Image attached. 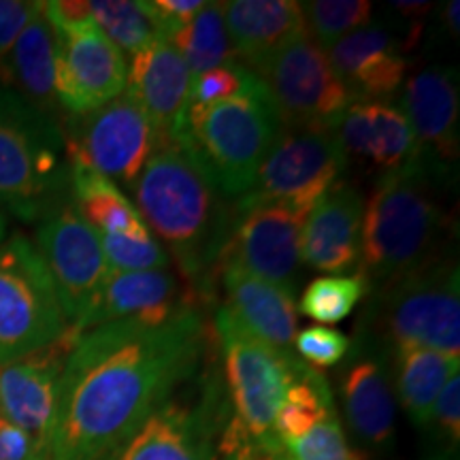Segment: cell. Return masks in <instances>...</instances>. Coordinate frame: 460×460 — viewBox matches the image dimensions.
Segmentation results:
<instances>
[{
	"instance_id": "cell-41",
	"label": "cell",
	"mask_w": 460,
	"mask_h": 460,
	"mask_svg": "<svg viewBox=\"0 0 460 460\" xmlns=\"http://www.w3.org/2000/svg\"><path fill=\"white\" fill-rule=\"evenodd\" d=\"M41 4V0H0V68Z\"/></svg>"
},
{
	"instance_id": "cell-47",
	"label": "cell",
	"mask_w": 460,
	"mask_h": 460,
	"mask_svg": "<svg viewBox=\"0 0 460 460\" xmlns=\"http://www.w3.org/2000/svg\"><path fill=\"white\" fill-rule=\"evenodd\" d=\"M454 456H446V454H439V456H433V458H429V460H452Z\"/></svg>"
},
{
	"instance_id": "cell-10",
	"label": "cell",
	"mask_w": 460,
	"mask_h": 460,
	"mask_svg": "<svg viewBox=\"0 0 460 460\" xmlns=\"http://www.w3.org/2000/svg\"><path fill=\"white\" fill-rule=\"evenodd\" d=\"M62 132L68 164L85 166L130 188L160 146L146 111L126 90L99 109L68 115Z\"/></svg>"
},
{
	"instance_id": "cell-6",
	"label": "cell",
	"mask_w": 460,
	"mask_h": 460,
	"mask_svg": "<svg viewBox=\"0 0 460 460\" xmlns=\"http://www.w3.org/2000/svg\"><path fill=\"white\" fill-rule=\"evenodd\" d=\"M71 166L60 119L0 84V209L39 222L71 197Z\"/></svg>"
},
{
	"instance_id": "cell-29",
	"label": "cell",
	"mask_w": 460,
	"mask_h": 460,
	"mask_svg": "<svg viewBox=\"0 0 460 460\" xmlns=\"http://www.w3.org/2000/svg\"><path fill=\"white\" fill-rule=\"evenodd\" d=\"M166 41H171L172 48L180 51L192 77L234 60L233 45L224 24L222 3H205L199 15Z\"/></svg>"
},
{
	"instance_id": "cell-12",
	"label": "cell",
	"mask_w": 460,
	"mask_h": 460,
	"mask_svg": "<svg viewBox=\"0 0 460 460\" xmlns=\"http://www.w3.org/2000/svg\"><path fill=\"white\" fill-rule=\"evenodd\" d=\"M258 77L271 92L284 126L335 128L356 102L309 32L279 51Z\"/></svg>"
},
{
	"instance_id": "cell-24",
	"label": "cell",
	"mask_w": 460,
	"mask_h": 460,
	"mask_svg": "<svg viewBox=\"0 0 460 460\" xmlns=\"http://www.w3.org/2000/svg\"><path fill=\"white\" fill-rule=\"evenodd\" d=\"M341 401L356 439L373 450L393 446L396 401L384 356L356 349L341 376Z\"/></svg>"
},
{
	"instance_id": "cell-36",
	"label": "cell",
	"mask_w": 460,
	"mask_h": 460,
	"mask_svg": "<svg viewBox=\"0 0 460 460\" xmlns=\"http://www.w3.org/2000/svg\"><path fill=\"white\" fill-rule=\"evenodd\" d=\"M292 349L305 365L314 367L315 371L329 369L352 352V337L329 326H307L296 332Z\"/></svg>"
},
{
	"instance_id": "cell-13",
	"label": "cell",
	"mask_w": 460,
	"mask_h": 460,
	"mask_svg": "<svg viewBox=\"0 0 460 460\" xmlns=\"http://www.w3.org/2000/svg\"><path fill=\"white\" fill-rule=\"evenodd\" d=\"M32 243L56 288L66 324L75 329L111 271L99 234L68 197L37 222Z\"/></svg>"
},
{
	"instance_id": "cell-5",
	"label": "cell",
	"mask_w": 460,
	"mask_h": 460,
	"mask_svg": "<svg viewBox=\"0 0 460 460\" xmlns=\"http://www.w3.org/2000/svg\"><path fill=\"white\" fill-rule=\"evenodd\" d=\"M356 326L358 352L384 356L402 345L460 356L458 262L447 254L376 288Z\"/></svg>"
},
{
	"instance_id": "cell-30",
	"label": "cell",
	"mask_w": 460,
	"mask_h": 460,
	"mask_svg": "<svg viewBox=\"0 0 460 460\" xmlns=\"http://www.w3.org/2000/svg\"><path fill=\"white\" fill-rule=\"evenodd\" d=\"M331 410H335V399L329 379L307 367L301 379L288 388L275 416L273 433L284 446L292 444L307 435Z\"/></svg>"
},
{
	"instance_id": "cell-46",
	"label": "cell",
	"mask_w": 460,
	"mask_h": 460,
	"mask_svg": "<svg viewBox=\"0 0 460 460\" xmlns=\"http://www.w3.org/2000/svg\"><path fill=\"white\" fill-rule=\"evenodd\" d=\"M9 234V222H7V216H4V211L0 209V241L7 239Z\"/></svg>"
},
{
	"instance_id": "cell-40",
	"label": "cell",
	"mask_w": 460,
	"mask_h": 460,
	"mask_svg": "<svg viewBox=\"0 0 460 460\" xmlns=\"http://www.w3.org/2000/svg\"><path fill=\"white\" fill-rule=\"evenodd\" d=\"M141 4L160 37L171 39L199 15V11L205 7V0H152V3L141 0Z\"/></svg>"
},
{
	"instance_id": "cell-28",
	"label": "cell",
	"mask_w": 460,
	"mask_h": 460,
	"mask_svg": "<svg viewBox=\"0 0 460 460\" xmlns=\"http://www.w3.org/2000/svg\"><path fill=\"white\" fill-rule=\"evenodd\" d=\"M71 166V183H68L71 200L79 216L92 228L139 241L154 237L135 203L119 190L118 183L85 166Z\"/></svg>"
},
{
	"instance_id": "cell-7",
	"label": "cell",
	"mask_w": 460,
	"mask_h": 460,
	"mask_svg": "<svg viewBox=\"0 0 460 460\" xmlns=\"http://www.w3.org/2000/svg\"><path fill=\"white\" fill-rule=\"evenodd\" d=\"M230 413L222 373L209 356L99 460H216Z\"/></svg>"
},
{
	"instance_id": "cell-23",
	"label": "cell",
	"mask_w": 460,
	"mask_h": 460,
	"mask_svg": "<svg viewBox=\"0 0 460 460\" xmlns=\"http://www.w3.org/2000/svg\"><path fill=\"white\" fill-rule=\"evenodd\" d=\"M217 279L226 292V303L241 324L281 352H295L298 332L296 295L271 281L256 278L230 262H220Z\"/></svg>"
},
{
	"instance_id": "cell-2",
	"label": "cell",
	"mask_w": 460,
	"mask_h": 460,
	"mask_svg": "<svg viewBox=\"0 0 460 460\" xmlns=\"http://www.w3.org/2000/svg\"><path fill=\"white\" fill-rule=\"evenodd\" d=\"M132 192L137 211L149 233L163 241L181 279L205 303L211 301L233 226V200L217 192L177 143L156 147Z\"/></svg>"
},
{
	"instance_id": "cell-11",
	"label": "cell",
	"mask_w": 460,
	"mask_h": 460,
	"mask_svg": "<svg viewBox=\"0 0 460 460\" xmlns=\"http://www.w3.org/2000/svg\"><path fill=\"white\" fill-rule=\"evenodd\" d=\"M348 169L335 128L284 126L258 171L254 186L237 205L295 203L312 207Z\"/></svg>"
},
{
	"instance_id": "cell-16",
	"label": "cell",
	"mask_w": 460,
	"mask_h": 460,
	"mask_svg": "<svg viewBox=\"0 0 460 460\" xmlns=\"http://www.w3.org/2000/svg\"><path fill=\"white\" fill-rule=\"evenodd\" d=\"M82 332L68 329L24 358L0 367V418L24 429L48 460V439L56 411L58 384Z\"/></svg>"
},
{
	"instance_id": "cell-20",
	"label": "cell",
	"mask_w": 460,
	"mask_h": 460,
	"mask_svg": "<svg viewBox=\"0 0 460 460\" xmlns=\"http://www.w3.org/2000/svg\"><path fill=\"white\" fill-rule=\"evenodd\" d=\"M190 88L192 73L166 39H156L130 58L126 92L146 111L160 146L175 141L190 107Z\"/></svg>"
},
{
	"instance_id": "cell-27",
	"label": "cell",
	"mask_w": 460,
	"mask_h": 460,
	"mask_svg": "<svg viewBox=\"0 0 460 460\" xmlns=\"http://www.w3.org/2000/svg\"><path fill=\"white\" fill-rule=\"evenodd\" d=\"M394 388L402 410L416 429H427L435 401L447 379L460 373V356L418 345L394 349Z\"/></svg>"
},
{
	"instance_id": "cell-22",
	"label": "cell",
	"mask_w": 460,
	"mask_h": 460,
	"mask_svg": "<svg viewBox=\"0 0 460 460\" xmlns=\"http://www.w3.org/2000/svg\"><path fill=\"white\" fill-rule=\"evenodd\" d=\"M222 13L234 60L256 75L309 32L301 3L295 0H230L222 3Z\"/></svg>"
},
{
	"instance_id": "cell-45",
	"label": "cell",
	"mask_w": 460,
	"mask_h": 460,
	"mask_svg": "<svg viewBox=\"0 0 460 460\" xmlns=\"http://www.w3.org/2000/svg\"><path fill=\"white\" fill-rule=\"evenodd\" d=\"M458 0H452V3H446V9H444V26L450 37L458 39V32H460V26H458Z\"/></svg>"
},
{
	"instance_id": "cell-3",
	"label": "cell",
	"mask_w": 460,
	"mask_h": 460,
	"mask_svg": "<svg viewBox=\"0 0 460 460\" xmlns=\"http://www.w3.org/2000/svg\"><path fill=\"white\" fill-rule=\"evenodd\" d=\"M452 180L418 154L401 169L379 175L362 207L356 267L371 290L446 254L441 243L452 220L441 194Z\"/></svg>"
},
{
	"instance_id": "cell-44",
	"label": "cell",
	"mask_w": 460,
	"mask_h": 460,
	"mask_svg": "<svg viewBox=\"0 0 460 460\" xmlns=\"http://www.w3.org/2000/svg\"><path fill=\"white\" fill-rule=\"evenodd\" d=\"M393 7L402 20L424 22L430 11H433V3H411V0H399V3H393Z\"/></svg>"
},
{
	"instance_id": "cell-32",
	"label": "cell",
	"mask_w": 460,
	"mask_h": 460,
	"mask_svg": "<svg viewBox=\"0 0 460 460\" xmlns=\"http://www.w3.org/2000/svg\"><path fill=\"white\" fill-rule=\"evenodd\" d=\"M88 4L94 24L122 54L135 56L152 41L163 39L143 9L141 0H94Z\"/></svg>"
},
{
	"instance_id": "cell-42",
	"label": "cell",
	"mask_w": 460,
	"mask_h": 460,
	"mask_svg": "<svg viewBox=\"0 0 460 460\" xmlns=\"http://www.w3.org/2000/svg\"><path fill=\"white\" fill-rule=\"evenodd\" d=\"M0 460H45V454L24 429L0 418Z\"/></svg>"
},
{
	"instance_id": "cell-18",
	"label": "cell",
	"mask_w": 460,
	"mask_h": 460,
	"mask_svg": "<svg viewBox=\"0 0 460 460\" xmlns=\"http://www.w3.org/2000/svg\"><path fill=\"white\" fill-rule=\"evenodd\" d=\"M203 303L194 288L171 271H113L111 269L75 331L85 332L94 326L118 320L163 324L172 315L200 307Z\"/></svg>"
},
{
	"instance_id": "cell-37",
	"label": "cell",
	"mask_w": 460,
	"mask_h": 460,
	"mask_svg": "<svg viewBox=\"0 0 460 460\" xmlns=\"http://www.w3.org/2000/svg\"><path fill=\"white\" fill-rule=\"evenodd\" d=\"M216 460H292L278 437L258 439L243 429V424L230 413L217 441Z\"/></svg>"
},
{
	"instance_id": "cell-26",
	"label": "cell",
	"mask_w": 460,
	"mask_h": 460,
	"mask_svg": "<svg viewBox=\"0 0 460 460\" xmlns=\"http://www.w3.org/2000/svg\"><path fill=\"white\" fill-rule=\"evenodd\" d=\"M56 34L41 9L34 13L28 26L9 51L0 68V84L9 85L17 94L41 109L43 113L60 119L56 99Z\"/></svg>"
},
{
	"instance_id": "cell-14",
	"label": "cell",
	"mask_w": 460,
	"mask_h": 460,
	"mask_svg": "<svg viewBox=\"0 0 460 460\" xmlns=\"http://www.w3.org/2000/svg\"><path fill=\"white\" fill-rule=\"evenodd\" d=\"M309 211L312 207L295 203H233V226L220 262L296 295L303 279L301 237Z\"/></svg>"
},
{
	"instance_id": "cell-17",
	"label": "cell",
	"mask_w": 460,
	"mask_h": 460,
	"mask_svg": "<svg viewBox=\"0 0 460 460\" xmlns=\"http://www.w3.org/2000/svg\"><path fill=\"white\" fill-rule=\"evenodd\" d=\"M458 71L430 65L405 79L401 109L416 141V154L433 169L456 175L458 139Z\"/></svg>"
},
{
	"instance_id": "cell-1",
	"label": "cell",
	"mask_w": 460,
	"mask_h": 460,
	"mask_svg": "<svg viewBox=\"0 0 460 460\" xmlns=\"http://www.w3.org/2000/svg\"><path fill=\"white\" fill-rule=\"evenodd\" d=\"M211 343L200 307L163 324L118 320L82 332L58 384L48 460H99L200 371Z\"/></svg>"
},
{
	"instance_id": "cell-33",
	"label": "cell",
	"mask_w": 460,
	"mask_h": 460,
	"mask_svg": "<svg viewBox=\"0 0 460 460\" xmlns=\"http://www.w3.org/2000/svg\"><path fill=\"white\" fill-rule=\"evenodd\" d=\"M301 7L309 34L324 51L369 24L373 15V4L367 0H312Z\"/></svg>"
},
{
	"instance_id": "cell-35",
	"label": "cell",
	"mask_w": 460,
	"mask_h": 460,
	"mask_svg": "<svg viewBox=\"0 0 460 460\" xmlns=\"http://www.w3.org/2000/svg\"><path fill=\"white\" fill-rule=\"evenodd\" d=\"M284 447L292 460H365V454L348 444L337 410H331L307 435Z\"/></svg>"
},
{
	"instance_id": "cell-38",
	"label": "cell",
	"mask_w": 460,
	"mask_h": 460,
	"mask_svg": "<svg viewBox=\"0 0 460 460\" xmlns=\"http://www.w3.org/2000/svg\"><path fill=\"white\" fill-rule=\"evenodd\" d=\"M254 77L256 73H252L250 68L237 60L211 68V71L192 77L190 105H207V102L230 99V96L239 94Z\"/></svg>"
},
{
	"instance_id": "cell-19",
	"label": "cell",
	"mask_w": 460,
	"mask_h": 460,
	"mask_svg": "<svg viewBox=\"0 0 460 460\" xmlns=\"http://www.w3.org/2000/svg\"><path fill=\"white\" fill-rule=\"evenodd\" d=\"M332 71L354 101H390L407 79L401 34L384 22H369L326 51Z\"/></svg>"
},
{
	"instance_id": "cell-8",
	"label": "cell",
	"mask_w": 460,
	"mask_h": 460,
	"mask_svg": "<svg viewBox=\"0 0 460 460\" xmlns=\"http://www.w3.org/2000/svg\"><path fill=\"white\" fill-rule=\"evenodd\" d=\"M214 331L233 416L252 437H275L273 424L281 401L309 365L295 352H281L262 341L224 305L214 312Z\"/></svg>"
},
{
	"instance_id": "cell-15",
	"label": "cell",
	"mask_w": 460,
	"mask_h": 460,
	"mask_svg": "<svg viewBox=\"0 0 460 460\" xmlns=\"http://www.w3.org/2000/svg\"><path fill=\"white\" fill-rule=\"evenodd\" d=\"M54 28V26H51ZM56 99L65 115H82L113 101L126 90V58L94 22L54 28Z\"/></svg>"
},
{
	"instance_id": "cell-31",
	"label": "cell",
	"mask_w": 460,
	"mask_h": 460,
	"mask_svg": "<svg viewBox=\"0 0 460 460\" xmlns=\"http://www.w3.org/2000/svg\"><path fill=\"white\" fill-rule=\"evenodd\" d=\"M371 288L360 273L322 275L309 281L301 295L298 312L322 324H337L352 315L356 305L369 296Z\"/></svg>"
},
{
	"instance_id": "cell-4",
	"label": "cell",
	"mask_w": 460,
	"mask_h": 460,
	"mask_svg": "<svg viewBox=\"0 0 460 460\" xmlns=\"http://www.w3.org/2000/svg\"><path fill=\"white\" fill-rule=\"evenodd\" d=\"M281 128L278 105L256 75L230 99L190 105L172 143L200 166L224 199L237 200L254 186Z\"/></svg>"
},
{
	"instance_id": "cell-43",
	"label": "cell",
	"mask_w": 460,
	"mask_h": 460,
	"mask_svg": "<svg viewBox=\"0 0 460 460\" xmlns=\"http://www.w3.org/2000/svg\"><path fill=\"white\" fill-rule=\"evenodd\" d=\"M43 13L49 26L54 28H75L94 22L90 4L82 0H49V3H43Z\"/></svg>"
},
{
	"instance_id": "cell-39",
	"label": "cell",
	"mask_w": 460,
	"mask_h": 460,
	"mask_svg": "<svg viewBox=\"0 0 460 460\" xmlns=\"http://www.w3.org/2000/svg\"><path fill=\"white\" fill-rule=\"evenodd\" d=\"M435 435V441L444 447L446 456L456 458L460 444V376L447 379V384L437 396L429 427Z\"/></svg>"
},
{
	"instance_id": "cell-9",
	"label": "cell",
	"mask_w": 460,
	"mask_h": 460,
	"mask_svg": "<svg viewBox=\"0 0 460 460\" xmlns=\"http://www.w3.org/2000/svg\"><path fill=\"white\" fill-rule=\"evenodd\" d=\"M68 329L37 247L22 233L0 241V367L56 341Z\"/></svg>"
},
{
	"instance_id": "cell-34",
	"label": "cell",
	"mask_w": 460,
	"mask_h": 460,
	"mask_svg": "<svg viewBox=\"0 0 460 460\" xmlns=\"http://www.w3.org/2000/svg\"><path fill=\"white\" fill-rule=\"evenodd\" d=\"M96 234L113 271H169L171 256L156 237L139 241L101 230Z\"/></svg>"
},
{
	"instance_id": "cell-25",
	"label": "cell",
	"mask_w": 460,
	"mask_h": 460,
	"mask_svg": "<svg viewBox=\"0 0 460 460\" xmlns=\"http://www.w3.org/2000/svg\"><path fill=\"white\" fill-rule=\"evenodd\" d=\"M345 154L388 172L416 156V141L402 109L393 101H356L335 126Z\"/></svg>"
},
{
	"instance_id": "cell-21",
	"label": "cell",
	"mask_w": 460,
	"mask_h": 460,
	"mask_svg": "<svg viewBox=\"0 0 460 460\" xmlns=\"http://www.w3.org/2000/svg\"><path fill=\"white\" fill-rule=\"evenodd\" d=\"M362 207L358 190L343 180L322 194L303 226V267L326 275H343L358 267Z\"/></svg>"
}]
</instances>
